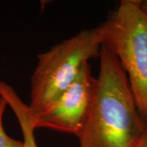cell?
<instances>
[{"label":"cell","instance_id":"6da1fadb","mask_svg":"<svg viewBox=\"0 0 147 147\" xmlns=\"http://www.w3.org/2000/svg\"><path fill=\"white\" fill-rule=\"evenodd\" d=\"M90 111L77 137L80 147H140L147 125L139 115L125 71L104 46Z\"/></svg>","mask_w":147,"mask_h":147},{"label":"cell","instance_id":"7a4b0ae2","mask_svg":"<svg viewBox=\"0 0 147 147\" xmlns=\"http://www.w3.org/2000/svg\"><path fill=\"white\" fill-rule=\"evenodd\" d=\"M102 46L97 26L82 30L38 56L31 78L29 105L34 115L45 113L59 100L82 67L99 57Z\"/></svg>","mask_w":147,"mask_h":147},{"label":"cell","instance_id":"3957f363","mask_svg":"<svg viewBox=\"0 0 147 147\" xmlns=\"http://www.w3.org/2000/svg\"><path fill=\"white\" fill-rule=\"evenodd\" d=\"M102 46L125 71L139 113L147 125V16L139 0H122L98 25Z\"/></svg>","mask_w":147,"mask_h":147},{"label":"cell","instance_id":"277c9868","mask_svg":"<svg viewBox=\"0 0 147 147\" xmlns=\"http://www.w3.org/2000/svg\"><path fill=\"white\" fill-rule=\"evenodd\" d=\"M95 84V78L88 63L52 107L40 115H34L36 129L47 128L77 136L89 115Z\"/></svg>","mask_w":147,"mask_h":147},{"label":"cell","instance_id":"5b68a950","mask_svg":"<svg viewBox=\"0 0 147 147\" xmlns=\"http://www.w3.org/2000/svg\"><path fill=\"white\" fill-rule=\"evenodd\" d=\"M0 97L13 110L17 118L23 136V147H38L34 136V115L29 107L25 104L13 88L0 80Z\"/></svg>","mask_w":147,"mask_h":147},{"label":"cell","instance_id":"8992f818","mask_svg":"<svg viewBox=\"0 0 147 147\" xmlns=\"http://www.w3.org/2000/svg\"><path fill=\"white\" fill-rule=\"evenodd\" d=\"M7 105L6 102L0 97V147H23V142L10 138L3 128V116Z\"/></svg>","mask_w":147,"mask_h":147},{"label":"cell","instance_id":"52a82bcc","mask_svg":"<svg viewBox=\"0 0 147 147\" xmlns=\"http://www.w3.org/2000/svg\"><path fill=\"white\" fill-rule=\"evenodd\" d=\"M140 6L143 12L147 16V0L145 1H140Z\"/></svg>","mask_w":147,"mask_h":147},{"label":"cell","instance_id":"ba28073f","mask_svg":"<svg viewBox=\"0 0 147 147\" xmlns=\"http://www.w3.org/2000/svg\"><path fill=\"white\" fill-rule=\"evenodd\" d=\"M140 147H147V134L144 140H143L142 144H141L140 146Z\"/></svg>","mask_w":147,"mask_h":147}]
</instances>
